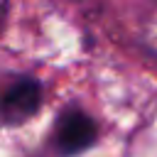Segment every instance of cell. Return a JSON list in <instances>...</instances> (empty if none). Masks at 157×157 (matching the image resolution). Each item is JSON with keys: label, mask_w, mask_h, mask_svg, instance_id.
I'll use <instances>...</instances> for the list:
<instances>
[{"label": "cell", "mask_w": 157, "mask_h": 157, "mask_svg": "<svg viewBox=\"0 0 157 157\" xmlns=\"http://www.w3.org/2000/svg\"><path fill=\"white\" fill-rule=\"evenodd\" d=\"M96 140L93 120L81 110H66L56 125V147L64 155H76Z\"/></svg>", "instance_id": "2"}, {"label": "cell", "mask_w": 157, "mask_h": 157, "mask_svg": "<svg viewBox=\"0 0 157 157\" xmlns=\"http://www.w3.org/2000/svg\"><path fill=\"white\" fill-rule=\"evenodd\" d=\"M39 103H42L39 83L32 78H20L2 93V120L7 125L22 123L37 113Z\"/></svg>", "instance_id": "1"}]
</instances>
